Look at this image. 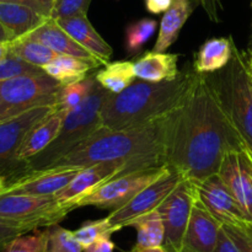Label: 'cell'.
<instances>
[{
  "mask_svg": "<svg viewBox=\"0 0 252 252\" xmlns=\"http://www.w3.org/2000/svg\"><path fill=\"white\" fill-rule=\"evenodd\" d=\"M234 150H248L231 121L213 76L198 74L187 100L166 117L165 165L198 182L218 174Z\"/></svg>",
  "mask_w": 252,
  "mask_h": 252,
  "instance_id": "obj_1",
  "label": "cell"
},
{
  "mask_svg": "<svg viewBox=\"0 0 252 252\" xmlns=\"http://www.w3.org/2000/svg\"><path fill=\"white\" fill-rule=\"evenodd\" d=\"M56 108L57 105L39 106L0 123V174L6 177L7 182L12 175L17 174L20 177L27 172L26 164L17 159L20 148L30 130Z\"/></svg>",
  "mask_w": 252,
  "mask_h": 252,
  "instance_id": "obj_9",
  "label": "cell"
},
{
  "mask_svg": "<svg viewBox=\"0 0 252 252\" xmlns=\"http://www.w3.org/2000/svg\"><path fill=\"white\" fill-rule=\"evenodd\" d=\"M5 41H12L11 37H10L9 32L5 30V27L2 26L1 22H0V42H5Z\"/></svg>",
  "mask_w": 252,
  "mask_h": 252,
  "instance_id": "obj_43",
  "label": "cell"
},
{
  "mask_svg": "<svg viewBox=\"0 0 252 252\" xmlns=\"http://www.w3.org/2000/svg\"><path fill=\"white\" fill-rule=\"evenodd\" d=\"M199 202L208 209L209 213L224 225L245 226L252 224L230 189L224 184L219 174H214L202 181L193 182Z\"/></svg>",
  "mask_w": 252,
  "mask_h": 252,
  "instance_id": "obj_13",
  "label": "cell"
},
{
  "mask_svg": "<svg viewBox=\"0 0 252 252\" xmlns=\"http://www.w3.org/2000/svg\"><path fill=\"white\" fill-rule=\"evenodd\" d=\"M26 233H30V230L29 229L24 228V226L9 223V221L0 220V252L4 250L5 246H6L12 239Z\"/></svg>",
  "mask_w": 252,
  "mask_h": 252,
  "instance_id": "obj_36",
  "label": "cell"
},
{
  "mask_svg": "<svg viewBox=\"0 0 252 252\" xmlns=\"http://www.w3.org/2000/svg\"><path fill=\"white\" fill-rule=\"evenodd\" d=\"M46 243V229L32 230L12 239L1 252H42Z\"/></svg>",
  "mask_w": 252,
  "mask_h": 252,
  "instance_id": "obj_32",
  "label": "cell"
},
{
  "mask_svg": "<svg viewBox=\"0 0 252 252\" xmlns=\"http://www.w3.org/2000/svg\"><path fill=\"white\" fill-rule=\"evenodd\" d=\"M73 211V207L59 203L54 196L0 194V220L24 226L30 231L59 224Z\"/></svg>",
  "mask_w": 252,
  "mask_h": 252,
  "instance_id": "obj_7",
  "label": "cell"
},
{
  "mask_svg": "<svg viewBox=\"0 0 252 252\" xmlns=\"http://www.w3.org/2000/svg\"><path fill=\"white\" fill-rule=\"evenodd\" d=\"M194 69H185L172 80H137L120 94H111L101 110L102 127L122 129L161 120L182 106L196 84Z\"/></svg>",
  "mask_w": 252,
  "mask_h": 252,
  "instance_id": "obj_3",
  "label": "cell"
},
{
  "mask_svg": "<svg viewBox=\"0 0 252 252\" xmlns=\"http://www.w3.org/2000/svg\"><path fill=\"white\" fill-rule=\"evenodd\" d=\"M56 20L59 26L74 41L78 42L83 48L94 54L103 65L110 62L113 53L112 47L96 31L90 20L88 19V15H75V16L62 17V19Z\"/></svg>",
  "mask_w": 252,
  "mask_h": 252,
  "instance_id": "obj_18",
  "label": "cell"
},
{
  "mask_svg": "<svg viewBox=\"0 0 252 252\" xmlns=\"http://www.w3.org/2000/svg\"><path fill=\"white\" fill-rule=\"evenodd\" d=\"M48 17L42 16L26 5L0 1V22L11 39L20 38L41 26Z\"/></svg>",
  "mask_w": 252,
  "mask_h": 252,
  "instance_id": "obj_21",
  "label": "cell"
},
{
  "mask_svg": "<svg viewBox=\"0 0 252 252\" xmlns=\"http://www.w3.org/2000/svg\"><path fill=\"white\" fill-rule=\"evenodd\" d=\"M140 171L133 164L126 160L118 161H106L98 164L86 166L69 182L66 187H64L59 193H57L56 198L59 203L69 204L76 209L75 204L80 199L88 196L97 187L105 182L120 176V175L128 174V172Z\"/></svg>",
  "mask_w": 252,
  "mask_h": 252,
  "instance_id": "obj_12",
  "label": "cell"
},
{
  "mask_svg": "<svg viewBox=\"0 0 252 252\" xmlns=\"http://www.w3.org/2000/svg\"><path fill=\"white\" fill-rule=\"evenodd\" d=\"M46 74L39 66L32 65L22 59L10 54L7 58L0 62V80L17 78L25 75H42Z\"/></svg>",
  "mask_w": 252,
  "mask_h": 252,
  "instance_id": "obj_33",
  "label": "cell"
},
{
  "mask_svg": "<svg viewBox=\"0 0 252 252\" xmlns=\"http://www.w3.org/2000/svg\"><path fill=\"white\" fill-rule=\"evenodd\" d=\"M105 68L95 74L98 85L110 91L111 94H120L135 81L134 63L130 61L108 62Z\"/></svg>",
  "mask_w": 252,
  "mask_h": 252,
  "instance_id": "obj_25",
  "label": "cell"
},
{
  "mask_svg": "<svg viewBox=\"0 0 252 252\" xmlns=\"http://www.w3.org/2000/svg\"><path fill=\"white\" fill-rule=\"evenodd\" d=\"M218 174L230 189L246 218L252 223L251 153L249 150L228 153L221 161Z\"/></svg>",
  "mask_w": 252,
  "mask_h": 252,
  "instance_id": "obj_15",
  "label": "cell"
},
{
  "mask_svg": "<svg viewBox=\"0 0 252 252\" xmlns=\"http://www.w3.org/2000/svg\"><path fill=\"white\" fill-rule=\"evenodd\" d=\"M174 0H145V7L152 14H161L165 12L172 5Z\"/></svg>",
  "mask_w": 252,
  "mask_h": 252,
  "instance_id": "obj_40",
  "label": "cell"
},
{
  "mask_svg": "<svg viewBox=\"0 0 252 252\" xmlns=\"http://www.w3.org/2000/svg\"><path fill=\"white\" fill-rule=\"evenodd\" d=\"M223 228L229 234L241 252H252V224L245 226L224 225Z\"/></svg>",
  "mask_w": 252,
  "mask_h": 252,
  "instance_id": "obj_35",
  "label": "cell"
},
{
  "mask_svg": "<svg viewBox=\"0 0 252 252\" xmlns=\"http://www.w3.org/2000/svg\"><path fill=\"white\" fill-rule=\"evenodd\" d=\"M10 54L32 64V65L39 66V68H43L53 59L61 56L56 51L47 47L46 44L29 38L26 36L12 39L11 44H10Z\"/></svg>",
  "mask_w": 252,
  "mask_h": 252,
  "instance_id": "obj_26",
  "label": "cell"
},
{
  "mask_svg": "<svg viewBox=\"0 0 252 252\" xmlns=\"http://www.w3.org/2000/svg\"><path fill=\"white\" fill-rule=\"evenodd\" d=\"M26 37L46 44L47 47H49V48H52L53 51H56L57 53L64 54V56L75 57V58L80 59V61L86 62V63L90 64L91 66H94V69L98 68V66L101 65L103 66V64L101 63L94 54H91L90 52L86 51L85 48H83L78 42L74 41V39L71 38L61 26H59L57 20L53 19V17L47 19L46 21H44L41 26L37 27L34 31L26 34Z\"/></svg>",
  "mask_w": 252,
  "mask_h": 252,
  "instance_id": "obj_17",
  "label": "cell"
},
{
  "mask_svg": "<svg viewBox=\"0 0 252 252\" xmlns=\"http://www.w3.org/2000/svg\"><path fill=\"white\" fill-rule=\"evenodd\" d=\"M246 63H248L249 76H250V80H251V84H252V59L249 58V56H246Z\"/></svg>",
  "mask_w": 252,
  "mask_h": 252,
  "instance_id": "obj_45",
  "label": "cell"
},
{
  "mask_svg": "<svg viewBox=\"0 0 252 252\" xmlns=\"http://www.w3.org/2000/svg\"><path fill=\"white\" fill-rule=\"evenodd\" d=\"M217 73L213 78L224 106L252 155V84L246 54L234 44L229 64Z\"/></svg>",
  "mask_w": 252,
  "mask_h": 252,
  "instance_id": "obj_5",
  "label": "cell"
},
{
  "mask_svg": "<svg viewBox=\"0 0 252 252\" xmlns=\"http://www.w3.org/2000/svg\"><path fill=\"white\" fill-rule=\"evenodd\" d=\"M249 58L252 59V49L250 51V53H249Z\"/></svg>",
  "mask_w": 252,
  "mask_h": 252,
  "instance_id": "obj_46",
  "label": "cell"
},
{
  "mask_svg": "<svg viewBox=\"0 0 252 252\" xmlns=\"http://www.w3.org/2000/svg\"><path fill=\"white\" fill-rule=\"evenodd\" d=\"M233 38L207 39L194 56L193 69L198 74H212L225 68L233 57Z\"/></svg>",
  "mask_w": 252,
  "mask_h": 252,
  "instance_id": "obj_23",
  "label": "cell"
},
{
  "mask_svg": "<svg viewBox=\"0 0 252 252\" xmlns=\"http://www.w3.org/2000/svg\"><path fill=\"white\" fill-rule=\"evenodd\" d=\"M84 248L74 236V231L53 224L46 228V243L42 252H83Z\"/></svg>",
  "mask_w": 252,
  "mask_h": 252,
  "instance_id": "obj_29",
  "label": "cell"
},
{
  "mask_svg": "<svg viewBox=\"0 0 252 252\" xmlns=\"http://www.w3.org/2000/svg\"><path fill=\"white\" fill-rule=\"evenodd\" d=\"M0 1H9V2H17V4L26 5L31 7L34 11L41 14L44 17H52L54 6H56L58 0H0Z\"/></svg>",
  "mask_w": 252,
  "mask_h": 252,
  "instance_id": "obj_37",
  "label": "cell"
},
{
  "mask_svg": "<svg viewBox=\"0 0 252 252\" xmlns=\"http://www.w3.org/2000/svg\"><path fill=\"white\" fill-rule=\"evenodd\" d=\"M7 187V179L4 176V175L0 174V194L5 193Z\"/></svg>",
  "mask_w": 252,
  "mask_h": 252,
  "instance_id": "obj_44",
  "label": "cell"
},
{
  "mask_svg": "<svg viewBox=\"0 0 252 252\" xmlns=\"http://www.w3.org/2000/svg\"><path fill=\"white\" fill-rule=\"evenodd\" d=\"M194 2V0H174L171 6L162 15L159 34L153 51L162 53L176 42L180 31L193 12Z\"/></svg>",
  "mask_w": 252,
  "mask_h": 252,
  "instance_id": "obj_20",
  "label": "cell"
},
{
  "mask_svg": "<svg viewBox=\"0 0 252 252\" xmlns=\"http://www.w3.org/2000/svg\"><path fill=\"white\" fill-rule=\"evenodd\" d=\"M10 44H11V41L0 42V62L10 56Z\"/></svg>",
  "mask_w": 252,
  "mask_h": 252,
  "instance_id": "obj_42",
  "label": "cell"
},
{
  "mask_svg": "<svg viewBox=\"0 0 252 252\" xmlns=\"http://www.w3.org/2000/svg\"><path fill=\"white\" fill-rule=\"evenodd\" d=\"M157 21L153 19H140L126 30V48L128 53L137 54L157 31Z\"/></svg>",
  "mask_w": 252,
  "mask_h": 252,
  "instance_id": "obj_30",
  "label": "cell"
},
{
  "mask_svg": "<svg viewBox=\"0 0 252 252\" xmlns=\"http://www.w3.org/2000/svg\"><path fill=\"white\" fill-rule=\"evenodd\" d=\"M223 224L197 199L192 208L181 252H214Z\"/></svg>",
  "mask_w": 252,
  "mask_h": 252,
  "instance_id": "obj_16",
  "label": "cell"
},
{
  "mask_svg": "<svg viewBox=\"0 0 252 252\" xmlns=\"http://www.w3.org/2000/svg\"><path fill=\"white\" fill-rule=\"evenodd\" d=\"M197 199L194 184L184 179L158 208L165 229L162 248L169 252H181L192 208Z\"/></svg>",
  "mask_w": 252,
  "mask_h": 252,
  "instance_id": "obj_10",
  "label": "cell"
},
{
  "mask_svg": "<svg viewBox=\"0 0 252 252\" xmlns=\"http://www.w3.org/2000/svg\"><path fill=\"white\" fill-rule=\"evenodd\" d=\"M113 250H115V244L111 240V236L106 235L84 248L83 252H113Z\"/></svg>",
  "mask_w": 252,
  "mask_h": 252,
  "instance_id": "obj_38",
  "label": "cell"
},
{
  "mask_svg": "<svg viewBox=\"0 0 252 252\" xmlns=\"http://www.w3.org/2000/svg\"><path fill=\"white\" fill-rule=\"evenodd\" d=\"M251 172H252V155H251Z\"/></svg>",
  "mask_w": 252,
  "mask_h": 252,
  "instance_id": "obj_47",
  "label": "cell"
},
{
  "mask_svg": "<svg viewBox=\"0 0 252 252\" xmlns=\"http://www.w3.org/2000/svg\"><path fill=\"white\" fill-rule=\"evenodd\" d=\"M182 180L184 179L179 174L170 171L164 177L138 192L125 206L115 209L106 217L112 230L115 233L120 231L126 226H129V224L139 217L157 211Z\"/></svg>",
  "mask_w": 252,
  "mask_h": 252,
  "instance_id": "obj_11",
  "label": "cell"
},
{
  "mask_svg": "<svg viewBox=\"0 0 252 252\" xmlns=\"http://www.w3.org/2000/svg\"><path fill=\"white\" fill-rule=\"evenodd\" d=\"M113 233L115 231L112 230V228L108 224L107 218H102L97 219V220L85 221L80 228L74 231V236L83 248H86L97 239L106 235L111 236Z\"/></svg>",
  "mask_w": 252,
  "mask_h": 252,
  "instance_id": "obj_31",
  "label": "cell"
},
{
  "mask_svg": "<svg viewBox=\"0 0 252 252\" xmlns=\"http://www.w3.org/2000/svg\"><path fill=\"white\" fill-rule=\"evenodd\" d=\"M137 230V243L139 248H157L162 246L165 236L164 223L159 211H153L139 217L129 224Z\"/></svg>",
  "mask_w": 252,
  "mask_h": 252,
  "instance_id": "obj_27",
  "label": "cell"
},
{
  "mask_svg": "<svg viewBox=\"0 0 252 252\" xmlns=\"http://www.w3.org/2000/svg\"><path fill=\"white\" fill-rule=\"evenodd\" d=\"M62 86L47 74L0 80V123L39 106L57 105Z\"/></svg>",
  "mask_w": 252,
  "mask_h": 252,
  "instance_id": "obj_6",
  "label": "cell"
},
{
  "mask_svg": "<svg viewBox=\"0 0 252 252\" xmlns=\"http://www.w3.org/2000/svg\"><path fill=\"white\" fill-rule=\"evenodd\" d=\"M83 169L79 166H54L29 171L10 181L5 193L56 196Z\"/></svg>",
  "mask_w": 252,
  "mask_h": 252,
  "instance_id": "obj_14",
  "label": "cell"
},
{
  "mask_svg": "<svg viewBox=\"0 0 252 252\" xmlns=\"http://www.w3.org/2000/svg\"><path fill=\"white\" fill-rule=\"evenodd\" d=\"M166 117L122 129L101 127L57 160L54 166H79L126 160L138 170L165 165Z\"/></svg>",
  "mask_w": 252,
  "mask_h": 252,
  "instance_id": "obj_2",
  "label": "cell"
},
{
  "mask_svg": "<svg viewBox=\"0 0 252 252\" xmlns=\"http://www.w3.org/2000/svg\"><path fill=\"white\" fill-rule=\"evenodd\" d=\"M171 170L169 169V166L162 165V166L150 167V169L140 170V171L120 175V176L105 182L95 191L80 199L75 204V207L80 208V207L94 206L101 209L115 211V209L125 206L138 192L152 185L153 182L164 177Z\"/></svg>",
  "mask_w": 252,
  "mask_h": 252,
  "instance_id": "obj_8",
  "label": "cell"
},
{
  "mask_svg": "<svg viewBox=\"0 0 252 252\" xmlns=\"http://www.w3.org/2000/svg\"><path fill=\"white\" fill-rule=\"evenodd\" d=\"M214 252H241L240 249L238 248L235 243H234L233 239L229 236V234L224 230V228L221 226L220 234H219V240L217 244V248Z\"/></svg>",
  "mask_w": 252,
  "mask_h": 252,
  "instance_id": "obj_39",
  "label": "cell"
},
{
  "mask_svg": "<svg viewBox=\"0 0 252 252\" xmlns=\"http://www.w3.org/2000/svg\"><path fill=\"white\" fill-rule=\"evenodd\" d=\"M179 56L177 54L166 53V52L150 51L143 54L134 63L135 76L142 80L158 81L172 80L179 75L180 70L177 68Z\"/></svg>",
  "mask_w": 252,
  "mask_h": 252,
  "instance_id": "obj_22",
  "label": "cell"
},
{
  "mask_svg": "<svg viewBox=\"0 0 252 252\" xmlns=\"http://www.w3.org/2000/svg\"><path fill=\"white\" fill-rule=\"evenodd\" d=\"M128 252H169L162 246H157V248H139V246H133L132 250Z\"/></svg>",
  "mask_w": 252,
  "mask_h": 252,
  "instance_id": "obj_41",
  "label": "cell"
},
{
  "mask_svg": "<svg viewBox=\"0 0 252 252\" xmlns=\"http://www.w3.org/2000/svg\"><path fill=\"white\" fill-rule=\"evenodd\" d=\"M66 113V111L57 107L30 130L17 154L20 162L26 164L27 166V161L41 154L56 139L65 120Z\"/></svg>",
  "mask_w": 252,
  "mask_h": 252,
  "instance_id": "obj_19",
  "label": "cell"
},
{
  "mask_svg": "<svg viewBox=\"0 0 252 252\" xmlns=\"http://www.w3.org/2000/svg\"><path fill=\"white\" fill-rule=\"evenodd\" d=\"M111 93L96 83L89 97L65 116L56 139L37 157L27 161V172L51 167L57 160L102 127L101 110Z\"/></svg>",
  "mask_w": 252,
  "mask_h": 252,
  "instance_id": "obj_4",
  "label": "cell"
},
{
  "mask_svg": "<svg viewBox=\"0 0 252 252\" xmlns=\"http://www.w3.org/2000/svg\"><path fill=\"white\" fill-rule=\"evenodd\" d=\"M91 0H58L54 6L53 19L70 17L75 15H88Z\"/></svg>",
  "mask_w": 252,
  "mask_h": 252,
  "instance_id": "obj_34",
  "label": "cell"
},
{
  "mask_svg": "<svg viewBox=\"0 0 252 252\" xmlns=\"http://www.w3.org/2000/svg\"><path fill=\"white\" fill-rule=\"evenodd\" d=\"M42 69L47 75L65 86L88 78L89 71L94 69V66L75 57L61 54Z\"/></svg>",
  "mask_w": 252,
  "mask_h": 252,
  "instance_id": "obj_24",
  "label": "cell"
},
{
  "mask_svg": "<svg viewBox=\"0 0 252 252\" xmlns=\"http://www.w3.org/2000/svg\"><path fill=\"white\" fill-rule=\"evenodd\" d=\"M96 83L97 81H96L95 75H93L88 76L86 79L78 81V83L62 86L58 93V98H57V107L62 108L66 112L76 108L93 93Z\"/></svg>",
  "mask_w": 252,
  "mask_h": 252,
  "instance_id": "obj_28",
  "label": "cell"
}]
</instances>
